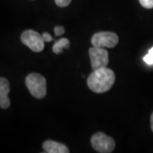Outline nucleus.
Wrapping results in <instances>:
<instances>
[{
	"instance_id": "obj_1",
	"label": "nucleus",
	"mask_w": 153,
	"mask_h": 153,
	"mask_svg": "<svg viewBox=\"0 0 153 153\" xmlns=\"http://www.w3.org/2000/svg\"><path fill=\"white\" fill-rule=\"evenodd\" d=\"M116 81L114 71L107 67L93 70V72L88 76L87 84L88 88L93 92L102 94L108 91L112 87Z\"/></svg>"
},
{
	"instance_id": "obj_2",
	"label": "nucleus",
	"mask_w": 153,
	"mask_h": 153,
	"mask_svg": "<svg viewBox=\"0 0 153 153\" xmlns=\"http://www.w3.org/2000/svg\"><path fill=\"white\" fill-rule=\"evenodd\" d=\"M26 86L33 97L43 99L47 94V83L44 76L38 73H30L26 77Z\"/></svg>"
},
{
	"instance_id": "obj_3",
	"label": "nucleus",
	"mask_w": 153,
	"mask_h": 153,
	"mask_svg": "<svg viewBox=\"0 0 153 153\" xmlns=\"http://www.w3.org/2000/svg\"><path fill=\"white\" fill-rule=\"evenodd\" d=\"M91 146L98 152L110 153L115 149L114 140L102 132H98L91 137Z\"/></svg>"
},
{
	"instance_id": "obj_4",
	"label": "nucleus",
	"mask_w": 153,
	"mask_h": 153,
	"mask_svg": "<svg viewBox=\"0 0 153 153\" xmlns=\"http://www.w3.org/2000/svg\"><path fill=\"white\" fill-rule=\"evenodd\" d=\"M22 44L27 46L33 52L39 53L44 49V40L42 35L33 30H27L21 36Z\"/></svg>"
},
{
	"instance_id": "obj_5",
	"label": "nucleus",
	"mask_w": 153,
	"mask_h": 153,
	"mask_svg": "<svg viewBox=\"0 0 153 153\" xmlns=\"http://www.w3.org/2000/svg\"><path fill=\"white\" fill-rule=\"evenodd\" d=\"M118 36L111 32H100L94 34L91 44L98 48H114L118 44Z\"/></svg>"
},
{
	"instance_id": "obj_6",
	"label": "nucleus",
	"mask_w": 153,
	"mask_h": 153,
	"mask_svg": "<svg viewBox=\"0 0 153 153\" xmlns=\"http://www.w3.org/2000/svg\"><path fill=\"white\" fill-rule=\"evenodd\" d=\"M88 55L93 70L107 67L109 64V55L106 49L93 46L88 49Z\"/></svg>"
},
{
	"instance_id": "obj_7",
	"label": "nucleus",
	"mask_w": 153,
	"mask_h": 153,
	"mask_svg": "<svg viewBox=\"0 0 153 153\" xmlns=\"http://www.w3.org/2000/svg\"><path fill=\"white\" fill-rule=\"evenodd\" d=\"M43 149L48 153H68L70 152L66 145L50 140L44 141Z\"/></svg>"
},
{
	"instance_id": "obj_8",
	"label": "nucleus",
	"mask_w": 153,
	"mask_h": 153,
	"mask_svg": "<svg viewBox=\"0 0 153 153\" xmlns=\"http://www.w3.org/2000/svg\"><path fill=\"white\" fill-rule=\"evenodd\" d=\"M70 47V42L66 38H60L57 40L53 45V52L55 54H60L64 49H68Z\"/></svg>"
},
{
	"instance_id": "obj_9",
	"label": "nucleus",
	"mask_w": 153,
	"mask_h": 153,
	"mask_svg": "<svg viewBox=\"0 0 153 153\" xmlns=\"http://www.w3.org/2000/svg\"><path fill=\"white\" fill-rule=\"evenodd\" d=\"M10 82L4 77H0V98L6 97L10 93Z\"/></svg>"
},
{
	"instance_id": "obj_10",
	"label": "nucleus",
	"mask_w": 153,
	"mask_h": 153,
	"mask_svg": "<svg viewBox=\"0 0 153 153\" xmlns=\"http://www.w3.org/2000/svg\"><path fill=\"white\" fill-rule=\"evenodd\" d=\"M10 105V100L8 96L0 98V107L3 109H7Z\"/></svg>"
},
{
	"instance_id": "obj_11",
	"label": "nucleus",
	"mask_w": 153,
	"mask_h": 153,
	"mask_svg": "<svg viewBox=\"0 0 153 153\" xmlns=\"http://www.w3.org/2000/svg\"><path fill=\"white\" fill-rule=\"evenodd\" d=\"M143 60L148 65H153V47L148 51V54L143 58Z\"/></svg>"
},
{
	"instance_id": "obj_12",
	"label": "nucleus",
	"mask_w": 153,
	"mask_h": 153,
	"mask_svg": "<svg viewBox=\"0 0 153 153\" xmlns=\"http://www.w3.org/2000/svg\"><path fill=\"white\" fill-rule=\"evenodd\" d=\"M140 4L146 9H153V0H139Z\"/></svg>"
},
{
	"instance_id": "obj_13",
	"label": "nucleus",
	"mask_w": 153,
	"mask_h": 153,
	"mask_svg": "<svg viewBox=\"0 0 153 153\" xmlns=\"http://www.w3.org/2000/svg\"><path fill=\"white\" fill-rule=\"evenodd\" d=\"M55 2L59 7H66L71 4V0H55Z\"/></svg>"
},
{
	"instance_id": "obj_14",
	"label": "nucleus",
	"mask_w": 153,
	"mask_h": 153,
	"mask_svg": "<svg viewBox=\"0 0 153 153\" xmlns=\"http://www.w3.org/2000/svg\"><path fill=\"white\" fill-rule=\"evenodd\" d=\"M54 31H55V33L56 36H60V35L64 34V33H65V29H64V27H60V26L55 27V29H54Z\"/></svg>"
},
{
	"instance_id": "obj_15",
	"label": "nucleus",
	"mask_w": 153,
	"mask_h": 153,
	"mask_svg": "<svg viewBox=\"0 0 153 153\" xmlns=\"http://www.w3.org/2000/svg\"><path fill=\"white\" fill-rule=\"evenodd\" d=\"M42 37L44 38V42H51L52 40H53V38H52V36L49 34V33H44L42 34Z\"/></svg>"
},
{
	"instance_id": "obj_16",
	"label": "nucleus",
	"mask_w": 153,
	"mask_h": 153,
	"mask_svg": "<svg viewBox=\"0 0 153 153\" xmlns=\"http://www.w3.org/2000/svg\"><path fill=\"white\" fill-rule=\"evenodd\" d=\"M151 128H152V130L153 132V113L151 116Z\"/></svg>"
}]
</instances>
